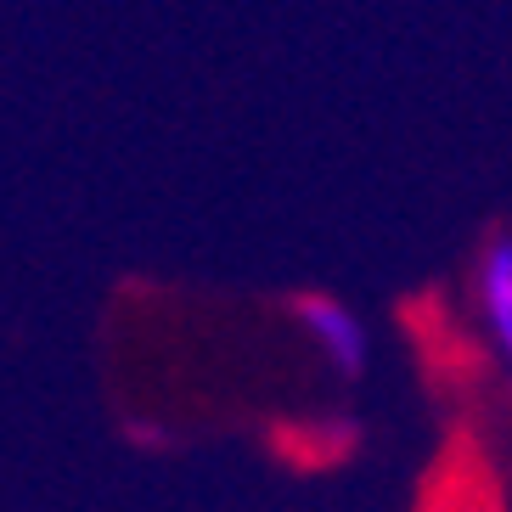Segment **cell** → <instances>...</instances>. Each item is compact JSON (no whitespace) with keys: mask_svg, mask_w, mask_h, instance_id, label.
Segmentation results:
<instances>
[{"mask_svg":"<svg viewBox=\"0 0 512 512\" xmlns=\"http://www.w3.org/2000/svg\"><path fill=\"white\" fill-rule=\"evenodd\" d=\"M293 310H299V316L310 321V332L327 344V355H332V366H338V372H344V377L361 372V366H366V338H361V327H355V316H349V310H338L332 299H316V293H310V299H299Z\"/></svg>","mask_w":512,"mask_h":512,"instance_id":"obj_1","label":"cell"},{"mask_svg":"<svg viewBox=\"0 0 512 512\" xmlns=\"http://www.w3.org/2000/svg\"><path fill=\"white\" fill-rule=\"evenodd\" d=\"M479 287H484V310H490V327H496V344L507 355V372H512V242H490L484 254V271H479Z\"/></svg>","mask_w":512,"mask_h":512,"instance_id":"obj_2","label":"cell"}]
</instances>
